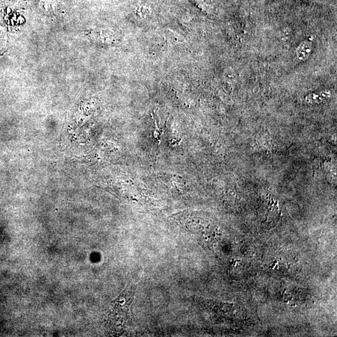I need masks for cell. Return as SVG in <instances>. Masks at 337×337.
Listing matches in <instances>:
<instances>
[{
    "mask_svg": "<svg viewBox=\"0 0 337 337\" xmlns=\"http://www.w3.org/2000/svg\"><path fill=\"white\" fill-rule=\"evenodd\" d=\"M299 48V53H298L299 57L304 59L308 57L309 55H310L311 51L310 45H309V44L305 43Z\"/></svg>",
    "mask_w": 337,
    "mask_h": 337,
    "instance_id": "6da1fadb",
    "label": "cell"
}]
</instances>
